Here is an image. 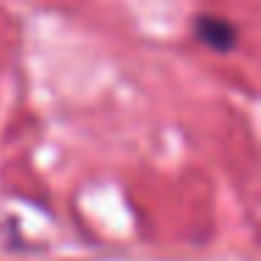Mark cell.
Returning <instances> with one entry per match:
<instances>
[{
	"mask_svg": "<svg viewBox=\"0 0 261 261\" xmlns=\"http://www.w3.org/2000/svg\"><path fill=\"white\" fill-rule=\"evenodd\" d=\"M194 34H197L199 42H205L211 51H219V54L233 51L236 42H239L236 25L225 17H216V14H199V17L194 20Z\"/></svg>",
	"mask_w": 261,
	"mask_h": 261,
	"instance_id": "cell-1",
	"label": "cell"
}]
</instances>
